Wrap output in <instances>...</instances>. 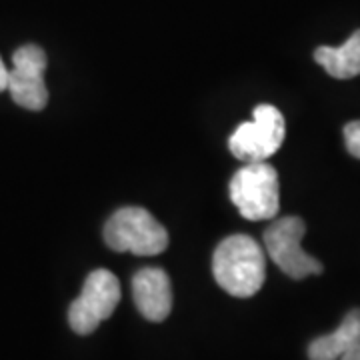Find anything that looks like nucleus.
Here are the masks:
<instances>
[{
  "label": "nucleus",
  "mask_w": 360,
  "mask_h": 360,
  "mask_svg": "<svg viewBox=\"0 0 360 360\" xmlns=\"http://www.w3.org/2000/svg\"><path fill=\"white\" fill-rule=\"evenodd\" d=\"M212 274L219 286L236 298H250L266 278L264 250L248 234L224 238L212 255Z\"/></svg>",
  "instance_id": "f257e3e1"
},
{
  "label": "nucleus",
  "mask_w": 360,
  "mask_h": 360,
  "mask_svg": "<svg viewBox=\"0 0 360 360\" xmlns=\"http://www.w3.org/2000/svg\"><path fill=\"white\" fill-rule=\"evenodd\" d=\"M104 243L116 252L136 257H156L168 246V232L158 220L141 206L118 208L104 224Z\"/></svg>",
  "instance_id": "f03ea898"
},
{
  "label": "nucleus",
  "mask_w": 360,
  "mask_h": 360,
  "mask_svg": "<svg viewBox=\"0 0 360 360\" xmlns=\"http://www.w3.org/2000/svg\"><path fill=\"white\" fill-rule=\"evenodd\" d=\"M231 200L246 220H269L281 208L278 172L266 160L246 162L231 180Z\"/></svg>",
  "instance_id": "7ed1b4c3"
},
{
  "label": "nucleus",
  "mask_w": 360,
  "mask_h": 360,
  "mask_svg": "<svg viewBox=\"0 0 360 360\" xmlns=\"http://www.w3.org/2000/svg\"><path fill=\"white\" fill-rule=\"evenodd\" d=\"M120 302V283L110 270H92L78 298L68 309V324L80 336L92 335L101 322L112 316Z\"/></svg>",
  "instance_id": "20e7f679"
},
{
  "label": "nucleus",
  "mask_w": 360,
  "mask_h": 360,
  "mask_svg": "<svg viewBox=\"0 0 360 360\" xmlns=\"http://www.w3.org/2000/svg\"><path fill=\"white\" fill-rule=\"evenodd\" d=\"M307 232L304 220L298 217H283L276 219L264 231V248L269 252L270 260L283 270L286 276L302 281L307 276L321 274L324 266L321 260L310 257L302 250V238Z\"/></svg>",
  "instance_id": "39448f33"
},
{
  "label": "nucleus",
  "mask_w": 360,
  "mask_h": 360,
  "mask_svg": "<svg viewBox=\"0 0 360 360\" xmlns=\"http://www.w3.org/2000/svg\"><path fill=\"white\" fill-rule=\"evenodd\" d=\"M286 124L283 112L272 104H258L250 122H243L229 139V148L243 162L266 160L283 146Z\"/></svg>",
  "instance_id": "423d86ee"
},
{
  "label": "nucleus",
  "mask_w": 360,
  "mask_h": 360,
  "mask_svg": "<svg viewBox=\"0 0 360 360\" xmlns=\"http://www.w3.org/2000/svg\"><path fill=\"white\" fill-rule=\"evenodd\" d=\"M46 65V52L37 44H25L14 51L6 90L20 108L39 112L49 104V89L44 82Z\"/></svg>",
  "instance_id": "0eeeda50"
},
{
  "label": "nucleus",
  "mask_w": 360,
  "mask_h": 360,
  "mask_svg": "<svg viewBox=\"0 0 360 360\" xmlns=\"http://www.w3.org/2000/svg\"><path fill=\"white\" fill-rule=\"evenodd\" d=\"M132 298L146 321H167L172 310V284L162 269L146 266L132 276Z\"/></svg>",
  "instance_id": "6e6552de"
},
{
  "label": "nucleus",
  "mask_w": 360,
  "mask_h": 360,
  "mask_svg": "<svg viewBox=\"0 0 360 360\" xmlns=\"http://www.w3.org/2000/svg\"><path fill=\"white\" fill-rule=\"evenodd\" d=\"M356 342H360V309L350 310L335 333L314 338L309 345V359L338 360Z\"/></svg>",
  "instance_id": "1a4fd4ad"
},
{
  "label": "nucleus",
  "mask_w": 360,
  "mask_h": 360,
  "mask_svg": "<svg viewBox=\"0 0 360 360\" xmlns=\"http://www.w3.org/2000/svg\"><path fill=\"white\" fill-rule=\"evenodd\" d=\"M314 60L338 80H348L360 75V30L342 46H319L314 51Z\"/></svg>",
  "instance_id": "9d476101"
},
{
  "label": "nucleus",
  "mask_w": 360,
  "mask_h": 360,
  "mask_svg": "<svg viewBox=\"0 0 360 360\" xmlns=\"http://www.w3.org/2000/svg\"><path fill=\"white\" fill-rule=\"evenodd\" d=\"M342 134H345V142H347L348 153L360 160V120L348 122L347 127H345V130H342Z\"/></svg>",
  "instance_id": "9b49d317"
},
{
  "label": "nucleus",
  "mask_w": 360,
  "mask_h": 360,
  "mask_svg": "<svg viewBox=\"0 0 360 360\" xmlns=\"http://www.w3.org/2000/svg\"><path fill=\"white\" fill-rule=\"evenodd\" d=\"M338 360H360V342H356L350 350H347Z\"/></svg>",
  "instance_id": "f8f14e48"
},
{
  "label": "nucleus",
  "mask_w": 360,
  "mask_h": 360,
  "mask_svg": "<svg viewBox=\"0 0 360 360\" xmlns=\"http://www.w3.org/2000/svg\"><path fill=\"white\" fill-rule=\"evenodd\" d=\"M6 86H8V68L4 66L2 58H0V92L6 90Z\"/></svg>",
  "instance_id": "ddd939ff"
}]
</instances>
